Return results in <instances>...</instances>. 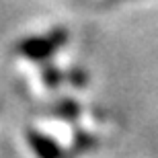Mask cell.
Listing matches in <instances>:
<instances>
[{"label": "cell", "instance_id": "7a4b0ae2", "mask_svg": "<svg viewBox=\"0 0 158 158\" xmlns=\"http://www.w3.org/2000/svg\"><path fill=\"white\" fill-rule=\"evenodd\" d=\"M27 140H29L33 152H35L39 158H62L64 156L62 148H60L52 138H47V135H43V134L29 131V134H27Z\"/></svg>", "mask_w": 158, "mask_h": 158}, {"label": "cell", "instance_id": "6da1fadb", "mask_svg": "<svg viewBox=\"0 0 158 158\" xmlns=\"http://www.w3.org/2000/svg\"><path fill=\"white\" fill-rule=\"evenodd\" d=\"M66 41V31L64 29H56L49 35L43 37H31V39H25L17 45V52L25 58L31 60H43L49 58L56 49H58L62 43Z\"/></svg>", "mask_w": 158, "mask_h": 158}]
</instances>
